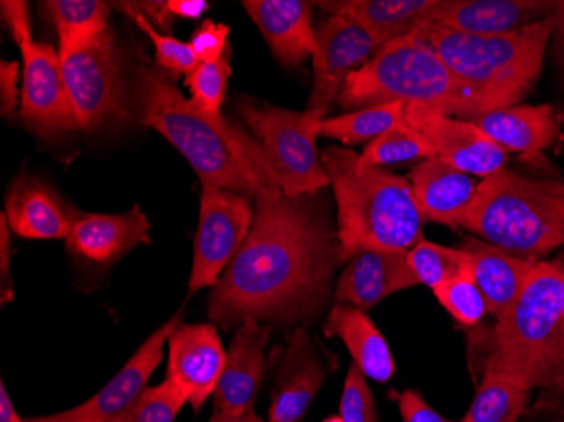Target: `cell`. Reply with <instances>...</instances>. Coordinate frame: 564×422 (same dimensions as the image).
Masks as SVG:
<instances>
[{
	"mask_svg": "<svg viewBox=\"0 0 564 422\" xmlns=\"http://www.w3.org/2000/svg\"><path fill=\"white\" fill-rule=\"evenodd\" d=\"M246 149L258 173L252 225L214 285L208 316L224 329L310 322L328 303L340 266L337 227L319 193L290 198L272 183L258 141L247 134Z\"/></svg>",
	"mask_w": 564,
	"mask_h": 422,
	"instance_id": "6da1fadb",
	"label": "cell"
},
{
	"mask_svg": "<svg viewBox=\"0 0 564 422\" xmlns=\"http://www.w3.org/2000/svg\"><path fill=\"white\" fill-rule=\"evenodd\" d=\"M322 161L337 203L340 263L364 250L409 252L423 240L426 218L409 180L362 166L357 152L341 145H328Z\"/></svg>",
	"mask_w": 564,
	"mask_h": 422,
	"instance_id": "7a4b0ae2",
	"label": "cell"
},
{
	"mask_svg": "<svg viewBox=\"0 0 564 422\" xmlns=\"http://www.w3.org/2000/svg\"><path fill=\"white\" fill-rule=\"evenodd\" d=\"M135 105L145 127L160 132L185 155L202 186L230 190L253 199L258 173L246 149V132L207 116L160 66L139 69Z\"/></svg>",
	"mask_w": 564,
	"mask_h": 422,
	"instance_id": "3957f363",
	"label": "cell"
},
{
	"mask_svg": "<svg viewBox=\"0 0 564 422\" xmlns=\"http://www.w3.org/2000/svg\"><path fill=\"white\" fill-rule=\"evenodd\" d=\"M485 368L525 389H553L564 377V268L535 262L521 294L496 320Z\"/></svg>",
	"mask_w": 564,
	"mask_h": 422,
	"instance_id": "277c9868",
	"label": "cell"
},
{
	"mask_svg": "<svg viewBox=\"0 0 564 422\" xmlns=\"http://www.w3.org/2000/svg\"><path fill=\"white\" fill-rule=\"evenodd\" d=\"M337 101L345 110L427 105L465 120L487 113L481 98L459 80L420 30L380 47L366 66L348 76Z\"/></svg>",
	"mask_w": 564,
	"mask_h": 422,
	"instance_id": "5b68a950",
	"label": "cell"
},
{
	"mask_svg": "<svg viewBox=\"0 0 564 422\" xmlns=\"http://www.w3.org/2000/svg\"><path fill=\"white\" fill-rule=\"evenodd\" d=\"M462 227L535 262L564 244V181L532 180L503 167L478 183Z\"/></svg>",
	"mask_w": 564,
	"mask_h": 422,
	"instance_id": "8992f818",
	"label": "cell"
},
{
	"mask_svg": "<svg viewBox=\"0 0 564 422\" xmlns=\"http://www.w3.org/2000/svg\"><path fill=\"white\" fill-rule=\"evenodd\" d=\"M553 15L516 33L474 36L443 28H420L430 46L487 107L509 109L531 90L543 68Z\"/></svg>",
	"mask_w": 564,
	"mask_h": 422,
	"instance_id": "52a82bcc",
	"label": "cell"
},
{
	"mask_svg": "<svg viewBox=\"0 0 564 422\" xmlns=\"http://www.w3.org/2000/svg\"><path fill=\"white\" fill-rule=\"evenodd\" d=\"M237 110L256 136L265 173L284 195H318L329 186L316 149L322 119L247 97L237 100Z\"/></svg>",
	"mask_w": 564,
	"mask_h": 422,
	"instance_id": "ba28073f",
	"label": "cell"
},
{
	"mask_svg": "<svg viewBox=\"0 0 564 422\" xmlns=\"http://www.w3.org/2000/svg\"><path fill=\"white\" fill-rule=\"evenodd\" d=\"M63 75L82 130L98 132L129 119L123 62L112 31L62 56Z\"/></svg>",
	"mask_w": 564,
	"mask_h": 422,
	"instance_id": "9c48e42d",
	"label": "cell"
},
{
	"mask_svg": "<svg viewBox=\"0 0 564 422\" xmlns=\"http://www.w3.org/2000/svg\"><path fill=\"white\" fill-rule=\"evenodd\" d=\"M253 206L230 190L202 186L189 293L214 288L249 235Z\"/></svg>",
	"mask_w": 564,
	"mask_h": 422,
	"instance_id": "30bf717a",
	"label": "cell"
},
{
	"mask_svg": "<svg viewBox=\"0 0 564 422\" xmlns=\"http://www.w3.org/2000/svg\"><path fill=\"white\" fill-rule=\"evenodd\" d=\"M315 30L313 87L306 112L315 119H325L348 76L366 66L382 44L369 31L341 15H326Z\"/></svg>",
	"mask_w": 564,
	"mask_h": 422,
	"instance_id": "8fae6325",
	"label": "cell"
},
{
	"mask_svg": "<svg viewBox=\"0 0 564 422\" xmlns=\"http://www.w3.org/2000/svg\"><path fill=\"white\" fill-rule=\"evenodd\" d=\"M402 122L426 141L433 158L470 176H492L506 167L507 152L471 120L456 119L427 105H404Z\"/></svg>",
	"mask_w": 564,
	"mask_h": 422,
	"instance_id": "7c38bea8",
	"label": "cell"
},
{
	"mask_svg": "<svg viewBox=\"0 0 564 422\" xmlns=\"http://www.w3.org/2000/svg\"><path fill=\"white\" fill-rule=\"evenodd\" d=\"M21 53L24 76L19 116L24 126L41 139H58L80 129L58 51L34 41Z\"/></svg>",
	"mask_w": 564,
	"mask_h": 422,
	"instance_id": "4fadbf2b",
	"label": "cell"
},
{
	"mask_svg": "<svg viewBox=\"0 0 564 422\" xmlns=\"http://www.w3.org/2000/svg\"><path fill=\"white\" fill-rule=\"evenodd\" d=\"M182 325V318L174 316L161 328L152 333L141 348L132 355L119 374L101 387L94 398L84 404L58 412L31 419L33 422H117L129 412L148 389L149 379L163 360L164 345L171 335Z\"/></svg>",
	"mask_w": 564,
	"mask_h": 422,
	"instance_id": "5bb4252c",
	"label": "cell"
},
{
	"mask_svg": "<svg viewBox=\"0 0 564 422\" xmlns=\"http://www.w3.org/2000/svg\"><path fill=\"white\" fill-rule=\"evenodd\" d=\"M554 8L556 0H438L424 25L474 36H499L551 18Z\"/></svg>",
	"mask_w": 564,
	"mask_h": 422,
	"instance_id": "9a60e30c",
	"label": "cell"
},
{
	"mask_svg": "<svg viewBox=\"0 0 564 422\" xmlns=\"http://www.w3.org/2000/svg\"><path fill=\"white\" fill-rule=\"evenodd\" d=\"M167 379L177 380L189 392L193 411L199 412L214 396L224 372L227 351L214 323L180 325L171 335Z\"/></svg>",
	"mask_w": 564,
	"mask_h": 422,
	"instance_id": "2e32d148",
	"label": "cell"
},
{
	"mask_svg": "<svg viewBox=\"0 0 564 422\" xmlns=\"http://www.w3.org/2000/svg\"><path fill=\"white\" fill-rule=\"evenodd\" d=\"M269 328L258 322L237 326L214 392V411L252 412L268 367Z\"/></svg>",
	"mask_w": 564,
	"mask_h": 422,
	"instance_id": "e0dca14e",
	"label": "cell"
},
{
	"mask_svg": "<svg viewBox=\"0 0 564 422\" xmlns=\"http://www.w3.org/2000/svg\"><path fill=\"white\" fill-rule=\"evenodd\" d=\"M148 217L139 206L126 214H85L73 209L66 249L80 262L110 266L141 244H149Z\"/></svg>",
	"mask_w": 564,
	"mask_h": 422,
	"instance_id": "ac0fdd59",
	"label": "cell"
},
{
	"mask_svg": "<svg viewBox=\"0 0 564 422\" xmlns=\"http://www.w3.org/2000/svg\"><path fill=\"white\" fill-rule=\"evenodd\" d=\"M414 285L421 284L409 262V252L364 250L348 260L333 300L366 311Z\"/></svg>",
	"mask_w": 564,
	"mask_h": 422,
	"instance_id": "d6986e66",
	"label": "cell"
},
{
	"mask_svg": "<svg viewBox=\"0 0 564 422\" xmlns=\"http://www.w3.org/2000/svg\"><path fill=\"white\" fill-rule=\"evenodd\" d=\"M326 379V367L303 326L290 336L279 365L269 422H300Z\"/></svg>",
	"mask_w": 564,
	"mask_h": 422,
	"instance_id": "ffe728a7",
	"label": "cell"
},
{
	"mask_svg": "<svg viewBox=\"0 0 564 422\" xmlns=\"http://www.w3.org/2000/svg\"><path fill=\"white\" fill-rule=\"evenodd\" d=\"M242 6L281 65L296 68L313 58L316 51L313 2L243 0Z\"/></svg>",
	"mask_w": 564,
	"mask_h": 422,
	"instance_id": "44dd1931",
	"label": "cell"
},
{
	"mask_svg": "<svg viewBox=\"0 0 564 422\" xmlns=\"http://www.w3.org/2000/svg\"><path fill=\"white\" fill-rule=\"evenodd\" d=\"M73 209L46 181L22 171L9 188L4 217L9 228L24 239L66 240Z\"/></svg>",
	"mask_w": 564,
	"mask_h": 422,
	"instance_id": "7402d4cb",
	"label": "cell"
},
{
	"mask_svg": "<svg viewBox=\"0 0 564 422\" xmlns=\"http://www.w3.org/2000/svg\"><path fill=\"white\" fill-rule=\"evenodd\" d=\"M417 205L426 221L459 228L477 196L478 183L464 171L431 158L409 173Z\"/></svg>",
	"mask_w": 564,
	"mask_h": 422,
	"instance_id": "603a6c76",
	"label": "cell"
},
{
	"mask_svg": "<svg viewBox=\"0 0 564 422\" xmlns=\"http://www.w3.org/2000/svg\"><path fill=\"white\" fill-rule=\"evenodd\" d=\"M313 4L355 22L386 46L423 28L438 0H323Z\"/></svg>",
	"mask_w": 564,
	"mask_h": 422,
	"instance_id": "cb8c5ba5",
	"label": "cell"
},
{
	"mask_svg": "<svg viewBox=\"0 0 564 422\" xmlns=\"http://www.w3.org/2000/svg\"><path fill=\"white\" fill-rule=\"evenodd\" d=\"M507 154H534L551 148L560 138L553 105H514L471 119Z\"/></svg>",
	"mask_w": 564,
	"mask_h": 422,
	"instance_id": "d4e9b609",
	"label": "cell"
},
{
	"mask_svg": "<svg viewBox=\"0 0 564 422\" xmlns=\"http://www.w3.org/2000/svg\"><path fill=\"white\" fill-rule=\"evenodd\" d=\"M462 249L471 257V272L487 310L499 320L521 294L535 262L510 256L506 250L470 237Z\"/></svg>",
	"mask_w": 564,
	"mask_h": 422,
	"instance_id": "484cf974",
	"label": "cell"
},
{
	"mask_svg": "<svg viewBox=\"0 0 564 422\" xmlns=\"http://www.w3.org/2000/svg\"><path fill=\"white\" fill-rule=\"evenodd\" d=\"M325 333L345 343L355 367L370 380L386 383L394 376L395 364L389 343L366 311L350 304H335L326 318Z\"/></svg>",
	"mask_w": 564,
	"mask_h": 422,
	"instance_id": "4316f807",
	"label": "cell"
},
{
	"mask_svg": "<svg viewBox=\"0 0 564 422\" xmlns=\"http://www.w3.org/2000/svg\"><path fill=\"white\" fill-rule=\"evenodd\" d=\"M58 31L59 56L84 50L109 31V2L101 0H50L41 4Z\"/></svg>",
	"mask_w": 564,
	"mask_h": 422,
	"instance_id": "83f0119b",
	"label": "cell"
},
{
	"mask_svg": "<svg viewBox=\"0 0 564 422\" xmlns=\"http://www.w3.org/2000/svg\"><path fill=\"white\" fill-rule=\"evenodd\" d=\"M531 390L503 374L485 368L474 402L459 422H518Z\"/></svg>",
	"mask_w": 564,
	"mask_h": 422,
	"instance_id": "f1b7e54d",
	"label": "cell"
},
{
	"mask_svg": "<svg viewBox=\"0 0 564 422\" xmlns=\"http://www.w3.org/2000/svg\"><path fill=\"white\" fill-rule=\"evenodd\" d=\"M404 104H386L319 120V138L348 145L370 144L402 123Z\"/></svg>",
	"mask_w": 564,
	"mask_h": 422,
	"instance_id": "f546056e",
	"label": "cell"
},
{
	"mask_svg": "<svg viewBox=\"0 0 564 422\" xmlns=\"http://www.w3.org/2000/svg\"><path fill=\"white\" fill-rule=\"evenodd\" d=\"M409 262L420 284L427 285L433 291L452 279L471 272V257L467 250L462 247L452 249L438 246L424 239L409 250Z\"/></svg>",
	"mask_w": 564,
	"mask_h": 422,
	"instance_id": "4dcf8cb0",
	"label": "cell"
},
{
	"mask_svg": "<svg viewBox=\"0 0 564 422\" xmlns=\"http://www.w3.org/2000/svg\"><path fill=\"white\" fill-rule=\"evenodd\" d=\"M431 158L433 151L426 141L402 122L367 144L362 154H358V163L366 167H383Z\"/></svg>",
	"mask_w": 564,
	"mask_h": 422,
	"instance_id": "1f68e13d",
	"label": "cell"
},
{
	"mask_svg": "<svg viewBox=\"0 0 564 422\" xmlns=\"http://www.w3.org/2000/svg\"><path fill=\"white\" fill-rule=\"evenodd\" d=\"M230 73L232 69H230V56L227 51L217 62L199 63L189 75H186L185 87H188L192 94L193 104L214 119H224L221 107H224Z\"/></svg>",
	"mask_w": 564,
	"mask_h": 422,
	"instance_id": "d6a6232c",
	"label": "cell"
},
{
	"mask_svg": "<svg viewBox=\"0 0 564 422\" xmlns=\"http://www.w3.org/2000/svg\"><path fill=\"white\" fill-rule=\"evenodd\" d=\"M189 402V392L174 379L148 387L139 401L117 422H174Z\"/></svg>",
	"mask_w": 564,
	"mask_h": 422,
	"instance_id": "836d02e7",
	"label": "cell"
},
{
	"mask_svg": "<svg viewBox=\"0 0 564 422\" xmlns=\"http://www.w3.org/2000/svg\"><path fill=\"white\" fill-rule=\"evenodd\" d=\"M433 293L440 304L452 314V318L465 328L478 325L485 314L489 313L475 282L474 272L445 282L434 289Z\"/></svg>",
	"mask_w": 564,
	"mask_h": 422,
	"instance_id": "e575fe53",
	"label": "cell"
},
{
	"mask_svg": "<svg viewBox=\"0 0 564 422\" xmlns=\"http://www.w3.org/2000/svg\"><path fill=\"white\" fill-rule=\"evenodd\" d=\"M129 15L134 19L135 24L148 34L149 40L154 44L156 63L160 68L166 69L171 75L174 73V76H176L182 75V73L189 75L199 65L189 43H183L176 37L161 34L144 15L135 14V12H129Z\"/></svg>",
	"mask_w": 564,
	"mask_h": 422,
	"instance_id": "d590c367",
	"label": "cell"
},
{
	"mask_svg": "<svg viewBox=\"0 0 564 422\" xmlns=\"http://www.w3.org/2000/svg\"><path fill=\"white\" fill-rule=\"evenodd\" d=\"M340 418L344 422H379L376 401L366 382V376L355 365L348 368L341 392Z\"/></svg>",
	"mask_w": 564,
	"mask_h": 422,
	"instance_id": "8d00e7d4",
	"label": "cell"
},
{
	"mask_svg": "<svg viewBox=\"0 0 564 422\" xmlns=\"http://www.w3.org/2000/svg\"><path fill=\"white\" fill-rule=\"evenodd\" d=\"M230 28L220 22L205 19L192 34L189 46L199 63H214L227 53V40Z\"/></svg>",
	"mask_w": 564,
	"mask_h": 422,
	"instance_id": "74e56055",
	"label": "cell"
},
{
	"mask_svg": "<svg viewBox=\"0 0 564 422\" xmlns=\"http://www.w3.org/2000/svg\"><path fill=\"white\" fill-rule=\"evenodd\" d=\"M0 12L2 19L8 24L12 37H14L18 46L25 47L28 44L34 43L33 34H31V15L28 2L22 0H2L0 2Z\"/></svg>",
	"mask_w": 564,
	"mask_h": 422,
	"instance_id": "f35d334b",
	"label": "cell"
},
{
	"mask_svg": "<svg viewBox=\"0 0 564 422\" xmlns=\"http://www.w3.org/2000/svg\"><path fill=\"white\" fill-rule=\"evenodd\" d=\"M402 422H452L443 418L440 412L434 411L417 390H404L395 393Z\"/></svg>",
	"mask_w": 564,
	"mask_h": 422,
	"instance_id": "ab89813d",
	"label": "cell"
},
{
	"mask_svg": "<svg viewBox=\"0 0 564 422\" xmlns=\"http://www.w3.org/2000/svg\"><path fill=\"white\" fill-rule=\"evenodd\" d=\"M19 63L0 62V113L2 117H12L21 105L19 97Z\"/></svg>",
	"mask_w": 564,
	"mask_h": 422,
	"instance_id": "60d3db41",
	"label": "cell"
},
{
	"mask_svg": "<svg viewBox=\"0 0 564 422\" xmlns=\"http://www.w3.org/2000/svg\"><path fill=\"white\" fill-rule=\"evenodd\" d=\"M0 275H2L0 301L2 304H8L14 300V285L11 278V228L4 214L0 217Z\"/></svg>",
	"mask_w": 564,
	"mask_h": 422,
	"instance_id": "b9f144b4",
	"label": "cell"
},
{
	"mask_svg": "<svg viewBox=\"0 0 564 422\" xmlns=\"http://www.w3.org/2000/svg\"><path fill=\"white\" fill-rule=\"evenodd\" d=\"M210 9L207 0H164V11L170 21L173 19H189L198 21Z\"/></svg>",
	"mask_w": 564,
	"mask_h": 422,
	"instance_id": "7bdbcfd3",
	"label": "cell"
},
{
	"mask_svg": "<svg viewBox=\"0 0 564 422\" xmlns=\"http://www.w3.org/2000/svg\"><path fill=\"white\" fill-rule=\"evenodd\" d=\"M553 34H551V53H553L554 65L564 75V0H556V8L553 12Z\"/></svg>",
	"mask_w": 564,
	"mask_h": 422,
	"instance_id": "ee69618b",
	"label": "cell"
},
{
	"mask_svg": "<svg viewBox=\"0 0 564 422\" xmlns=\"http://www.w3.org/2000/svg\"><path fill=\"white\" fill-rule=\"evenodd\" d=\"M0 422H33L31 419L30 421H24V419L18 414L11 398H9L4 383L0 386Z\"/></svg>",
	"mask_w": 564,
	"mask_h": 422,
	"instance_id": "f6af8a7d",
	"label": "cell"
},
{
	"mask_svg": "<svg viewBox=\"0 0 564 422\" xmlns=\"http://www.w3.org/2000/svg\"><path fill=\"white\" fill-rule=\"evenodd\" d=\"M208 422H264L256 412H243V414H230V412L214 411Z\"/></svg>",
	"mask_w": 564,
	"mask_h": 422,
	"instance_id": "bcb514c9",
	"label": "cell"
},
{
	"mask_svg": "<svg viewBox=\"0 0 564 422\" xmlns=\"http://www.w3.org/2000/svg\"><path fill=\"white\" fill-rule=\"evenodd\" d=\"M546 393H551V396H564V377L553 387V389L547 390Z\"/></svg>",
	"mask_w": 564,
	"mask_h": 422,
	"instance_id": "7dc6e473",
	"label": "cell"
},
{
	"mask_svg": "<svg viewBox=\"0 0 564 422\" xmlns=\"http://www.w3.org/2000/svg\"><path fill=\"white\" fill-rule=\"evenodd\" d=\"M323 422H344L340 415H332V418L325 419Z\"/></svg>",
	"mask_w": 564,
	"mask_h": 422,
	"instance_id": "c3c4849f",
	"label": "cell"
}]
</instances>
